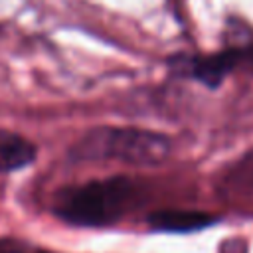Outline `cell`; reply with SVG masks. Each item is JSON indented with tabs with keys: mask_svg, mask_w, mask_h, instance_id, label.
Here are the masks:
<instances>
[{
	"mask_svg": "<svg viewBox=\"0 0 253 253\" xmlns=\"http://www.w3.org/2000/svg\"><path fill=\"white\" fill-rule=\"evenodd\" d=\"M132 182L123 176L93 180L61 192L55 200V215L71 225L101 227L115 223L132 198Z\"/></svg>",
	"mask_w": 253,
	"mask_h": 253,
	"instance_id": "cell-2",
	"label": "cell"
},
{
	"mask_svg": "<svg viewBox=\"0 0 253 253\" xmlns=\"http://www.w3.org/2000/svg\"><path fill=\"white\" fill-rule=\"evenodd\" d=\"M217 190L225 200H253V150L239 156L219 174Z\"/></svg>",
	"mask_w": 253,
	"mask_h": 253,
	"instance_id": "cell-4",
	"label": "cell"
},
{
	"mask_svg": "<svg viewBox=\"0 0 253 253\" xmlns=\"http://www.w3.org/2000/svg\"><path fill=\"white\" fill-rule=\"evenodd\" d=\"M217 219L206 211L194 210H160L148 215V225L158 231H174V233H188L196 229H204Z\"/></svg>",
	"mask_w": 253,
	"mask_h": 253,
	"instance_id": "cell-5",
	"label": "cell"
},
{
	"mask_svg": "<svg viewBox=\"0 0 253 253\" xmlns=\"http://www.w3.org/2000/svg\"><path fill=\"white\" fill-rule=\"evenodd\" d=\"M36 146L22 134L0 128V172H14L36 160Z\"/></svg>",
	"mask_w": 253,
	"mask_h": 253,
	"instance_id": "cell-6",
	"label": "cell"
},
{
	"mask_svg": "<svg viewBox=\"0 0 253 253\" xmlns=\"http://www.w3.org/2000/svg\"><path fill=\"white\" fill-rule=\"evenodd\" d=\"M245 57H247V51H243V49H223V51L210 53V55L178 57V63L172 61V65L180 67V71H184L192 79H196V81L208 85L210 89H213Z\"/></svg>",
	"mask_w": 253,
	"mask_h": 253,
	"instance_id": "cell-3",
	"label": "cell"
},
{
	"mask_svg": "<svg viewBox=\"0 0 253 253\" xmlns=\"http://www.w3.org/2000/svg\"><path fill=\"white\" fill-rule=\"evenodd\" d=\"M170 138L136 126H95L71 148L77 160L113 158L136 166H154L168 158Z\"/></svg>",
	"mask_w": 253,
	"mask_h": 253,
	"instance_id": "cell-1",
	"label": "cell"
}]
</instances>
